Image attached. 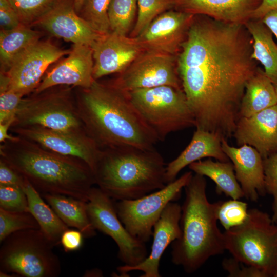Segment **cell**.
<instances>
[{"label": "cell", "mask_w": 277, "mask_h": 277, "mask_svg": "<svg viewBox=\"0 0 277 277\" xmlns=\"http://www.w3.org/2000/svg\"><path fill=\"white\" fill-rule=\"evenodd\" d=\"M248 33L244 24L194 17L176 58L196 128L226 140L233 136L246 84L258 68Z\"/></svg>", "instance_id": "6da1fadb"}, {"label": "cell", "mask_w": 277, "mask_h": 277, "mask_svg": "<svg viewBox=\"0 0 277 277\" xmlns=\"http://www.w3.org/2000/svg\"><path fill=\"white\" fill-rule=\"evenodd\" d=\"M78 112L88 135L100 149L128 146L154 149L159 140L126 92L94 80L80 88Z\"/></svg>", "instance_id": "7a4b0ae2"}, {"label": "cell", "mask_w": 277, "mask_h": 277, "mask_svg": "<svg viewBox=\"0 0 277 277\" xmlns=\"http://www.w3.org/2000/svg\"><path fill=\"white\" fill-rule=\"evenodd\" d=\"M0 158L42 194H63L87 202L95 184L92 170L83 160L54 152L19 136L1 143Z\"/></svg>", "instance_id": "3957f363"}, {"label": "cell", "mask_w": 277, "mask_h": 277, "mask_svg": "<svg viewBox=\"0 0 277 277\" xmlns=\"http://www.w3.org/2000/svg\"><path fill=\"white\" fill-rule=\"evenodd\" d=\"M206 186L204 176L195 173L184 187L182 233L171 243L172 263L188 273L196 271L211 257L226 250L224 233L217 225L218 202H209Z\"/></svg>", "instance_id": "277c9868"}, {"label": "cell", "mask_w": 277, "mask_h": 277, "mask_svg": "<svg viewBox=\"0 0 277 277\" xmlns=\"http://www.w3.org/2000/svg\"><path fill=\"white\" fill-rule=\"evenodd\" d=\"M166 167L155 148L123 146L101 149L93 172L95 184L112 200H133L167 185Z\"/></svg>", "instance_id": "5b68a950"}, {"label": "cell", "mask_w": 277, "mask_h": 277, "mask_svg": "<svg viewBox=\"0 0 277 277\" xmlns=\"http://www.w3.org/2000/svg\"><path fill=\"white\" fill-rule=\"evenodd\" d=\"M223 233L225 249L233 258L258 269L264 277H275L277 225L267 213L250 209L243 223Z\"/></svg>", "instance_id": "8992f818"}, {"label": "cell", "mask_w": 277, "mask_h": 277, "mask_svg": "<svg viewBox=\"0 0 277 277\" xmlns=\"http://www.w3.org/2000/svg\"><path fill=\"white\" fill-rule=\"evenodd\" d=\"M2 243L1 271L24 277L60 275V260L53 250L55 245L39 229L14 232Z\"/></svg>", "instance_id": "52a82bcc"}, {"label": "cell", "mask_w": 277, "mask_h": 277, "mask_svg": "<svg viewBox=\"0 0 277 277\" xmlns=\"http://www.w3.org/2000/svg\"><path fill=\"white\" fill-rule=\"evenodd\" d=\"M126 93L159 141L172 132L195 127L194 116L182 89L163 85Z\"/></svg>", "instance_id": "ba28073f"}, {"label": "cell", "mask_w": 277, "mask_h": 277, "mask_svg": "<svg viewBox=\"0 0 277 277\" xmlns=\"http://www.w3.org/2000/svg\"><path fill=\"white\" fill-rule=\"evenodd\" d=\"M53 87L23 98L11 127L38 126L64 131H86L70 88Z\"/></svg>", "instance_id": "9c48e42d"}, {"label": "cell", "mask_w": 277, "mask_h": 277, "mask_svg": "<svg viewBox=\"0 0 277 277\" xmlns=\"http://www.w3.org/2000/svg\"><path fill=\"white\" fill-rule=\"evenodd\" d=\"M192 176L191 171L186 172L163 188L142 197L117 201V214L127 231L144 243L149 241L153 226L167 205L180 197L182 189Z\"/></svg>", "instance_id": "30bf717a"}, {"label": "cell", "mask_w": 277, "mask_h": 277, "mask_svg": "<svg viewBox=\"0 0 277 277\" xmlns=\"http://www.w3.org/2000/svg\"><path fill=\"white\" fill-rule=\"evenodd\" d=\"M87 206L92 225L114 240L118 248V257L125 265H136L147 257L145 243L127 231L118 217L112 199L100 188H91Z\"/></svg>", "instance_id": "8fae6325"}, {"label": "cell", "mask_w": 277, "mask_h": 277, "mask_svg": "<svg viewBox=\"0 0 277 277\" xmlns=\"http://www.w3.org/2000/svg\"><path fill=\"white\" fill-rule=\"evenodd\" d=\"M174 55L144 50L109 84L123 91L168 85L182 89Z\"/></svg>", "instance_id": "7c38bea8"}, {"label": "cell", "mask_w": 277, "mask_h": 277, "mask_svg": "<svg viewBox=\"0 0 277 277\" xmlns=\"http://www.w3.org/2000/svg\"><path fill=\"white\" fill-rule=\"evenodd\" d=\"M10 130L49 150L83 160L92 171L101 151L86 131H64L38 126L11 127Z\"/></svg>", "instance_id": "4fadbf2b"}, {"label": "cell", "mask_w": 277, "mask_h": 277, "mask_svg": "<svg viewBox=\"0 0 277 277\" xmlns=\"http://www.w3.org/2000/svg\"><path fill=\"white\" fill-rule=\"evenodd\" d=\"M70 52L49 41H38L23 51L5 72L9 88L24 96L34 92L47 68Z\"/></svg>", "instance_id": "5bb4252c"}, {"label": "cell", "mask_w": 277, "mask_h": 277, "mask_svg": "<svg viewBox=\"0 0 277 277\" xmlns=\"http://www.w3.org/2000/svg\"><path fill=\"white\" fill-rule=\"evenodd\" d=\"M194 16L181 10L165 11L155 17L135 38L144 50L175 55Z\"/></svg>", "instance_id": "9a60e30c"}, {"label": "cell", "mask_w": 277, "mask_h": 277, "mask_svg": "<svg viewBox=\"0 0 277 277\" xmlns=\"http://www.w3.org/2000/svg\"><path fill=\"white\" fill-rule=\"evenodd\" d=\"M91 47L94 80L109 74L120 73L144 51L135 37L114 31L102 35Z\"/></svg>", "instance_id": "2e32d148"}, {"label": "cell", "mask_w": 277, "mask_h": 277, "mask_svg": "<svg viewBox=\"0 0 277 277\" xmlns=\"http://www.w3.org/2000/svg\"><path fill=\"white\" fill-rule=\"evenodd\" d=\"M181 212L182 207L178 203L171 202L167 205L153 226V242L150 254L136 265H124L117 267L119 276H128V272L132 271L143 272L141 277L161 276L159 266L161 257L167 247L181 235Z\"/></svg>", "instance_id": "e0dca14e"}, {"label": "cell", "mask_w": 277, "mask_h": 277, "mask_svg": "<svg viewBox=\"0 0 277 277\" xmlns=\"http://www.w3.org/2000/svg\"><path fill=\"white\" fill-rule=\"evenodd\" d=\"M76 13L73 4L58 0L35 24L55 37L91 47L103 35Z\"/></svg>", "instance_id": "ac0fdd59"}, {"label": "cell", "mask_w": 277, "mask_h": 277, "mask_svg": "<svg viewBox=\"0 0 277 277\" xmlns=\"http://www.w3.org/2000/svg\"><path fill=\"white\" fill-rule=\"evenodd\" d=\"M93 65L91 47L85 45L73 44L68 57L47 73L33 92L39 93L61 85L88 88L94 81Z\"/></svg>", "instance_id": "d6986e66"}, {"label": "cell", "mask_w": 277, "mask_h": 277, "mask_svg": "<svg viewBox=\"0 0 277 277\" xmlns=\"http://www.w3.org/2000/svg\"><path fill=\"white\" fill-rule=\"evenodd\" d=\"M233 136L236 144L254 148L263 159L277 152V104L250 117H240Z\"/></svg>", "instance_id": "ffe728a7"}, {"label": "cell", "mask_w": 277, "mask_h": 277, "mask_svg": "<svg viewBox=\"0 0 277 277\" xmlns=\"http://www.w3.org/2000/svg\"><path fill=\"white\" fill-rule=\"evenodd\" d=\"M223 151L233 164L235 176L244 193V197L256 202L259 196L266 193L263 159L253 147L244 144L239 147L230 146L222 140Z\"/></svg>", "instance_id": "44dd1931"}, {"label": "cell", "mask_w": 277, "mask_h": 277, "mask_svg": "<svg viewBox=\"0 0 277 277\" xmlns=\"http://www.w3.org/2000/svg\"><path fill=\"white\" fill-rule=\"evenodd\" d=\"M262 0H176L175 7L194 15L244 24L251 18Z\"/></svg>", "instance_id": "7402d4cb"}, {"label": "cell", "mask_w": 277, "mask_h": 277, "mask_svg": "<svg viewBox=\"0 0 277 277\" xmlns=\"http://www.w3.org/2000/svg\"><path fill=\"white\" fill-rule=\"evenodd\" d=\"M205 157L221 162L229 161L222 147V138L217 134L196 129L186 148L175 159L166 165V184L174 181L179 173L191 163Z\"/></svg>", "instance_id": "603a6c76"}, {"label": "cell", "mask_w": 277, "mask_h": 277, "mask_svg": "<svg viewBox=\"0 0 277 277\" xmlns=\"http://www.w3.org/2000/svg\"><path fill=\"white\" fill-rule=\"evenodd\" d=\"M42 196L68 227L78 230L85 238L96 235L88 214L86 202L63 194L43 193Z\"/></svg>", "instance_id": "cb8c5ba5"}, {"label": "cell", "mask_w": 277, "mask_h": 277, "mask_svg": "<svg viewBox=\"0 0 277 277\" xmlns=\"http://www.w3.org/2000/svg\"><path fill=\"white\" fill-rule=\"evenodd\" d=\"M277 104V93L264 71L258 68L247 81L241 102L240 117H250Z\"/></svg>", "instance_id": "d4e9b609"}, {"label": "cell", "mask_w": 277, "mask_h": 277, "mask_svg": "<svg viewBox=\"0 0 277 277\" xmlns=\"http://www.w3.org/2000/svg\"><path fill=\"white\" fill-rule=\"evenodd\" d=\"M244 25L253 41L251 57L263 66L266 75L277 85V44L272 33L261 19H249Z\"/></svg>", "instance_id": "484cf974"}, {"label": "cell", "mask_w": 277, "mask_h": 277, "mask_svg": "<svg viewBox=\"0 0 277 277\" xmlns=\"http://www.w3.org/2000/svg\"><path fill=\"white\" fill-rule=\"evenodd\" d=\"M22 188L27 196L29 211L38 223L39 229L54 245L58 244L68 226L26 179Z\"/></svg>", "instance_id": "4316f807"}, {"label": "cell", "mask_w": 277, "mask_h": 277, "mask_svg": "<svg viewBox=\"0 0 277 277\" xmlns=\"http://www.w3.org/2000/svg\"><path fill=\"white\" fill-rule=\"evenodd\" d=\"M189 168L195 173L211 179L216 185L217 193H224L235 200L244 197L243 191L236 179L232 163L213 161L209 159L193 162L189 165Z\"/></svg>", "instance_id": "83f0119b"}, {"label": "cell", "mask_w": 277, "mask_h": 277, "mask_svg": "<svg viewBox=\"0 0 277 277\" xmlns=\"http://www.w3.org/2000/svg\"><path fill=\"white\" fill-rule=\"evenodd\" d=\"M41 34L28 26L0 31L1 72H6L14 60L30 46L39 41Z\"/></svg>", "instance_id": "f1b7e54d"}, {"label": "cell", "mask_w": 277, "mask_h": 277, "mask_svg": "<svg viewBox=\"0 0 277 277\" xmlns=\"http://www.w3.org/2000/svg\"><path fill=\"white\" fill-rule=\"evenodd\" d=\"M137 8V0H111L108 10L111 31L127 35Z\"/></svg>", "instance_id": "f546056e"}, {"label": "cell", "mask_w": 277, "mask_h": 277, "mask_svg": "<svg viewBox=\"0 0 277 277\" xmlns=\"http://www.w3.org/2000/svg\"><path fill=\"white\" fill-rule=\"evenodd\" d=\"M176 0H137V17L130 37L137 36L158 15L176 5Z\"/></svg>", "instance_id": "4dcf8cb0"}, {"label": "cell", "mask_w": 277, "mask_h": 277, "mask_svg": "<svg viewBox=\"0 0 277 277\" xmlns=\"http://www.w3.org/2000/svg\"><path fill=\"white\" fill-rule=\"evenodd\" d=\"M15 11L21 23L35 24L58 0H7Z\"/></svg>", "instance_id": "1f68e13d"}, {"label": "cell", "mask_w": 277, "mask_h": 277, "mask_svg": "<svg viewBox=\"0 0 277 277\" xmlns=\"http://www.w3.org/2000/svg\"><path fill=\"white\" fill-rule=\"evenodd\" d=\"M29 229H39L30 212H11L0 208L1 243L14 232Z\"/></svg>", "instance_id": "d6a6232c"}, {"label": "cell", "mask_w": 277, "mask_h": 277, "mask_svg": "<svg viewBox=\"0 0 277 277\" xmlns=\"http://www.w3.org/2000/svg\"><path fill=\"white\" fill-rule=\"evenodd\" d=\"M111 0H85L80 12L81 17L102 35L111 31L108 10Z\"/></svg>", "instance_id": "836d02e7"}, {"label": "cell", "mask_w": 277, "mask_h": 277, "mask_svg": "<svg viewBox=\"0 0 277 277\" xmlns=\"http://www.w3.org/2000/svg\"><path fill=\"white\" fill-rule=\"evenodd\" d=\"M247 204L239 200L218 202L216 216L225 230L243 223L248 215Z\"/></svg>", "instance_id": "e575fe53"}, {"label": "cell", "mask_w": 277, "mask_h": 277, "mask_svg": "<svg viewBox=\"0 0 277 277\" xmlns=\"http://www.w3.org/2000/svg\"><path fill=\"white\" fill-rule=\"evenodd\" d=\"M9 78L0 72V123L15 117L21 102L22 94L9 88Z\"/></svg>", "instance_id": "d590c367"}, {"label": "cell", "mask_w": 277, "mask_h": 277, "mask_svg": "<svg viewBox=\"0 0 277 277\" xmlns=\"http://www.w3.org/2000/svg\"><path fill=\"white\" fill-rule=\"evenodd\" d=\"M0 208L11 212L29 211L28 201L23 189L0 185Z\"/></svg>", "instance_id": "8d00e7d4"}, {"label": "cell", "mask_w": 277, "mask_h": 277, "mask_svg": "<svg viewBox=\"0 0 277 277\" xmlns=\"http://www.w3.org/2000/svg\"><path fill=\"white\" fill-rule=\"evenodd\" d=\"M265 187L266 193L273 197V222H277V152L263 159Z\"/></svg>", "instance_id": "74e56055"}, {"label": "cell", "mask_w": 277, "mask_h": 277, "mask_svg": "<svg viewBox=\"0 0 277 277\" xmlns=\"http://www.w3.org/2000/svg\"><path fill=\"white\" fill-rule=\"evenodd\" d=\"M222 266L231 277H264L258 269L239 261L233 256L225 258L222 262Z\"/></svg>", "instance_id": "f35d334b"}, {"label": "cell", "mask_w": 277, "mask_h": 277, "mask_svg": "<svg viewBox=\"0 0 277 277\" xmlns=\"http://www.w3.org/2000/svg\"><path fill=\"white\" fill-rule=\"evenodd\" d=\"M22 24L7 0H0V26L1 30H11Z\"/></svg>", "instance_id": "ab89813d"}, {"label": "cell", "mask_w": 277, "mask_h": 277, "mask_svg": "<svg viewBox=\"0 0 277 277\" xmlns=\"http://www.w3.org/2000/svg\"><path fill=\"white\" fill-rule=\"evenodd\" d=\"M26 179L0 158V185L23 188Z\"/></svg>", "instance_id": "60d3db41"}, {"label": "cell", "mask_w": 277, "mask_h": 277, "mask_svg": "<svg viewBox=\"0 0 277 277\" xmlns=\"http://www.w3.org/2000/svg\"><path fill=\"white\" fill-rule=\"evenodd\" d=\"M84 237L78 230L68 229L62 234L60 243L65 252L76 251L82 247Z\"/></svg>", "instance_id": "b9f144b4"}, {"label": "cell", "mask_w": 277, "mask_h": 277, "mask_svg": "<svg viewBox=\"0 0 277 277\" xmlns=\"http://www.w3.org/2000/svg\"><path fill=\"white\" fill-rule=\"evenodd\" d=\"M274 9H277V0H262L253 12L251 19H261L266 13Z\"/></svg>", "instance_id": "7bdbcfd3"}, {"label": "cell", "mask_w": 277, "mask_h": 277, "mask_svg": "<svg viewBox=\"0 0 277 277\" xmlns=\"http://www.w3.org/2000/svg\"><path fill=\"white\" fill-rule=\"evenodd\" d=\"M261 20L275 35L277 39V9L268 12Z\"/></svg>", "instance_id": "ee69618b"}, {"label": "cell", "mask_w": 277, "mask_h": 277, "mask_svg": "<svg viewBox=\"0 0 277 277\" xmlns=\"http://www.w3.org/2000/svg\"><path fill=\"white\" fill-rule=\"evenodd\" d=\"M15 117L10 118L0 123V142L3 143L7 140H15L18 138L17 135H11L8 133V130L13 124Z\"/></svg>", "instance_id": "f6af8a7d"}, {"label": "cell", "mask_w": 277, "mask_h": 277, "mask_svg": "<svg viewBox=\"0 0 277 277\" xmlns=\"http://www.w3.org/2000/svg\"><path fill=\"white\" fill-rule=\"evenodd\" d=\"M103 273L101 270L95 268L85 271L84 276H102Z\"/></svg>", "instance_id": "bcb514c9"}, {"label": "cell", "mask_w": 277, "mask_h": 277, "mask_svg": "<svg viewBox=\"0 0 277 277\" xmlns=\"http://www.w3.org/2000/svg\"><path fill=\"white\" fill-rule=\"evenodd\" d=\"M85 0H74L73 5L77 13H80Z\"/></svg>", "instance_id": "7dc6e473"}, {"label": "cell", "mask_w": 277, "mask_h": 277, "mask_svg": "<svg viewBox=\"0 0 277 277\" xmlns=\"http://www.w3.org/2000/svg\"><path fill=\"white\" fill-rule=\"evenodd\" d=\"M274 85L275 89V90H276V93H277V85Z\"/></svg>", "instance_id": "c3c4849f"}, {"label": "cell", "mask_w": 277, "mask_h": 277, "mask_svg": "<svg viewBox=\"0 0 277 277\" xmlns=\"http://www.w3.org/2000/svg\"><path fill=\"white\" fill-rule=\"evenodd\" d=\"M275 277H277V273H276V276H275Z\"/></svg>", "instance_id": "681fc988"}]
</instances>
